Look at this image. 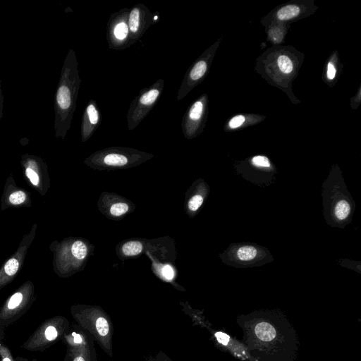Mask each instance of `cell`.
I'll return each instance as SVG.
<instances>
[{
  "mask_svg": "<svg viewBox=\"0 0 361 361\" xmlns=\"http://www.w3.org/2000/svg\"><path fill=\"white\" fill-rule=\"evenodd\" d=\"M241 341L257 361H296L300 341L286 315L279 310H259L236 317Z\"/></svg>",
  "mask_w": 361,
  "mask_h": 361,
  "instance_id": "cell-1",
  "label": "cell"
},
{
  "mask_svg": "<svg viewBox=\"0 0 361 361\" xmlns=\"http://www.w3.org/2000/svg\"><path fill=\"white\" fill-rule=\"evenodd\" d=\"M164 86V80H159L152 87L141 93L133 101L127 114L129 130H133L155 105Z\"/></svg>",
  "mask_w": 361,
  "mask_h": 361,
  "instance_id": "cell-2",
  "label": "cell"
},
{
  "mask_svg": "<svg viewBox=\"0 0 361 361\" xmlns=\"http://www.w3.org/2000/svg\"><path fill=\"white\" fill-rule=\"evenodd\" d=\"M213 337L216 345L222 350L242 361H257L250 355L244 343L221 331H213Z\"/></svg>",
  "mask_w": 361,
  "mask_h": 361,
  "instance_id": "cell-3",
  "label": "cell"
},
{
  "mask_svg": "<svg viewBox=\"0 0 361 361\" xmlns=\"http://www.w3.org/2000/svg\"><path fill=\"white\" fill-rule=\"evenodd\" d=\"M59 334L56 322H45L23 345V348L30 350H40L48 347L55 341Z\"/></svg>",
  "mask_w": 361,
  "mask_h": 361,
  "instance_id": "cell-4",
  "label": "cell"
},
{
  "mask_svg": "<svg viewBox=\"0 0 361 361\" xmlns=\"http://www.w3.org/2000/svg\"><path fill=\"white\" fill-rule=\"evenodd\" d=\"M151 13L145 5H136L129 12L128 25L129 39H138L149 25Z\"/></svg>",
  "mask_w": 361,
  "mask_h": 361,
  "instance_id": "cell-5",
  "label": "cell"
},
{
  "mask_svg": "<svg viewBox=\"0 0 361 361\" xmlns=\"http://www.w3.org/2000/svg\"><path fill=\"white\" fill-rule=\"evenodd\" d=\"M114 15L116 17H111L108 24V42L109 47L113 49H116V47L121 48V45L127 44V39H129L127 18H124V15Z\"/></svg>",
  "mask_w": 361,
  "mask_h": 361,
  "instance_id": "cell-6",
  "label": "cell"
},
{
  "mask_svg": "<svg viewBox=\"0 0 361 361\" xmlns=\"http://www.w3.org/2000/svg\"><path fill=\"white\" fill-rule=\"evenodd\" d=\"M100 120L99 111L97 109L94 101H90L87 106L82 123V136L87 139L99 125Z\"/></svg>",
  "mask_w": 361,
  "mask_h": 361,
  "instance_id": "cell-7",
  "label": "cell"
},
{
  "mask_svg": "<svg viewBox=\"0 0 361 361\" xmlns=\"http://www.w3.org/2000/svg\"><path fill=\"white\" fill-rule=\"evenodd\" d=\"M203 111L204 105L200 100L195 102L190 107L182 122L183 133L185 137H188L193 123L201 118Z\"/></svg>",
  "mask_w": 361,
  "mask_h": 361,
  "instance_id": "cell-8",
  "label": "cell"
},
{
  "mask_svg": "<svg viewBox=\"0 0 361 361\" xmlns=\"http://www.w3.org/2000/svg\"><path fill=\"white\" fill-rule=\"evenodd\" d=\"M56 99L58 105L62 110H68L73 103L70 87L66 85H61L57 92Z\"/></svg>",
  "mask_w": 361,
  "mask_h": 361,
  "instance_id": "cell-9",
  "label": "cell"
},
{
  "mask_svg": "<svg viewBox=\"0 0 361 361\" xmlns=\"http://www.w3.org/2000/svg\"><path fill=\"white\" fill-rule=\"evenodd\" d=\"M128 158L120 153L111 152L106 154L103 157V163L111 166H123L127 164Z\"/></svg>",
  "mask_w": 361,
  "mask_h": 361,
  "instance_id": "cell-10",
  "label": "cell"
},
{
  "mask_svg": "<svg viewBox=\"0 0 361 361\" xmlns=\"http://www.w3.org/2000/svg\"><path fill=\"white\" fill-rule=\"evenodd\" d=\"M300 8L295 5H288L280 8L276 17L279 20H286L296 17L300 13Z\"/></svg>",
  "mask_w": 361,
  "mask_h": 361,
  "instance_id": "cell-11",
  "label": "cell"
},
{
  "mask_svg": "<svg viewBox=\"0 0 361 361\" xmlns=\"http://www.w3.org/2000/svg\"><path fill=\"white\" fill-rule=\"evenodd\" d=\"M257 254L255 247L250 245L242 246L237 250V257L241 261H250L253 259Z\"/></svg>",
  "mask_w": 361,
  "mask_h": 361,
  "instance_id": "cell-12",
  "label": "cell"
},
{
  "mask_svg": "<svg viewBox=\"0 0 361 361\" xmlns=\"http://www.w3.org/2000/svg\"><path fill=\"white\" fill-rule=\"evenodd\" d=\"M142 250V245L139 241H129L122 247L123 253L128 257L136 256Z\"/></svg>",
  "mask_w": 361,
  "mask_h": 361,
  "instance_id": "cell-13",
  "label": "cell"
},
{
  "mask_svg": "<svg viewBox=\"0 0 361 361\" xmlns=\"http://www.w3.org/2000/svg\"><path fill=\"white\" fill-rule=\"evenodd\" d=\"M335 215L339 220H343L350 214V204L346 200L339 201L335 207Z\"/></svg>",
  "mask_w": 361,
  "mask_h": 361,
  "instance_id": "cell-14",
  "label": "cell"
},
{
  "mask_svg": "<svg viewBox=\"0 0 361 361\" xmlns=\"http://www.w3.org/2000/svg\"><path fill=\"white\" fill-rule=\"evenodd\" d=\"M72 254L78 259H82L87 253L86 245L81 240H76L71 247Z\"/></svg>",
  "mask_w": 361,
  "mask_h": 361,
  "instance_id": "cell-15",
  "label": "cell"
},
{
  "mask_svg": "<svg viewBox=\"0 0 361 361\" xmlns=\"http://www.w3.org/2000/svg\"><path fill=\"white\" fill-rule=\"evenodd\" d=\"M94 327L97 334L100 336L104 337L109 334V325L105 317H99L97 318L94 323Z\"/></svg>",
  "mask_w": 361,
  "mask_h": 361,
  "instance_id": "cell-16",
  "label": "cell"
},
{
  "mask_svg": "<svg viewBox=\"0 0 361 361\" xmlns=\"http://www.w3.org/2000/svg\"><path fill=\"white\" fill-rule=\"evenodd\" d=\"M278 66L280 70L284 73H289L293 70L292 61L285 55H282L279 57Z\"/></svg>",
  "mask_w": 361,
  "mask_h": 361,
  "instance_id": "cell-17",
  "label": "cell"
},
{
  "mask_svg": "<svg viewBox=\"0 0 361 361\" xmlns=\"http://www.w3.org/2000/svg\"><path fill=\"white\" fill-rule=\"evenodd\" d=\"M128 210V205L125 202H118L111 206L110 213L114 216H120Z\"/></svg>",
  "mask_w": 361,
  "mask_h": 361,
  "instance_id": "cell-18",
  "label": "cell"
},
{
  "mask_svg": "<svg viewBox=\"0 0 361 361\" xmlns=\"http://www.w3.org/2000/svg\"><path fill=\"white\" fill-rule=\"evenodd\" d=\"M204 201L203 197L200 195L192 196L188 202V207L190 211H197L202 204Z\"/></svg>",
  "mask_w": 361,
  "mask_h": 361,
  "instance_id": "cell-19",
  "label": "cell"
},
{
  "mask_svg": "<svg viewBox=\"0 0 361 361\" xmlns=\"http://www.w3.org/2000/svg\"><path fill=\"white\" fill-rule=\"evenodd\" d=\"M18 269V262L17 259H10L5 264L4 270L7 275L12 276L15 274Z\"/></svg>",
  "mask_w": 361,
  "mask_h": 361,
  "instance_id": "cell-20",
  "label": "cell"
},
{
  "mask_svg": "<svg viewBox=\"0 0 361 361\" xmlns=\"http://www.w3.org/2000/svg\"><path fill=\"white\" fill-rule=\"evenodd\" d=\"M26 198L25 194L21 191H16L9 196V201L13 204H19L23 203Z\"/></svg>",
  "mask_w": 361,
  "mask_h": 361,
  "instance_id": "cell-21",
  "label": "cell"
},
{
  "mask_svg": "<svg viewBox=\"0 0 361 361\" xmlns=\"http://www.w3.org/2000/svg\"><path fill=\"white\" fill-rule=\"evenodd\" d=\"M252 162L257 166L269 167L271 166L269 160L264 156H255L252 158Z\"/></svg>",
  "mask_w": 361,
  "mask_h": 361,
  "instance_id": "cell-22",
  "label": "cell"
},
{
  "mask_svg": "<svg viewBox=\"0 0 361 361\" xmlns=\"http://www.w3.org/2000/svg\"><path fill=\"white\" fill-rule=\"evenodd\" d=\"M245 121V117L243 115H238L232 118L229 121V127L236 128L240 126Z\"/></svg>",
  "mask_w": 361,
  "mask_h": 361,
  "instance_id": "cell-23",
  "label": "cell"
},
{
  "mask_svg": "<svg viewBox=\"0 0 361 361\" xmlns=\"http://www.w3.org/2000/svg\"><path fill=\"white\" fill-rule=\"evenodd\" d=\"M161 274L166 279L171 280L173 279L174 273L172 267L166 264L162 267Z\"/></svg>",
  "mask_w": 361,
  "mask_h": 361,
  "instance_id": "cell-24",
  "label": "cell"
},
{
  "mask_svg": "<svg viewBox=\"0 0 361 361\" xmlns=\"http://www.w3.org/2000/svg\"><path fill=\"white\" fill-rule=\"evenodd\" d=\"M26 175L33 185H37L39 183V176L36 172H35L30 168H27Z\"/></svg>",
  "mask_w": 361,
  "mask_h": 361,
  "instance_id": "cell-25",
  "label": "cell"
},
{
  "mask_svg": "<svg viewBox=\"0 0 361 361\" xmlns=\"http://www.w3.org/2000/svg\"><path fill=\"white\" fill-rule=\"evenodd\" d=\"M0 354L1 355V361H13L12 358V355L9 352V350L0 345Z\"/></svg>",
  "mask_w": 361,
  "mask_h": 361,
  "instance_id": "cell-26",
  "label": "cell"
},
{
  "mask_svg": "<svg viewBox=\"0 0 361 361\" xmlns=\"http://www.w3.org/2000/svg\"><path fill=\"white\" fill-rule=\"evenodd\" d=\"M336 75V68L333 63H329L327 66V78L329 80H332L334 78Z\"/></svg>",
  "mask_w": 361,
  "mask_h": 361,
  "instance_id": "cell-27",
  "label": "cell"
},
{
  "mask_svg": "<svg viewBox=\"0 0 361 361\" xmlns=\"http://www.w3.org/2000/svg\"><path fill=\"white\" fill-rule=\"evenodd\" d=\"M74 336V341L76 343H80L82 342V338L79 334H73Z\"/></svg>",
  "mask_w": 361,
  "mask_h": 361,
  "instance_id": "cell-28",
  "label": "cell"
},
{
  "mask_svg": "<svg viewBox=\"0 0 361 361\" xmlns=\"http://www.w3.org/2000/svg\"><path fill=\"white\" fill-rule=\"evenodd\" d=\"M73 361H85V359L82 355L80 354L75 356Z\"/></svg>",
  "mask_w": 361,
  "mask_h": 361,
  "instance_id": "cell-29",
  "label": "cell"
},
{
  "mask_svg": "<svg viewBox=\"0 0 361 361\" xmlns=\"http://www.w3.org/2000/svg\"><path fill=\"white\" fill-rule=\"evenodd\" d=\"M2 337H3V329H0V341L2 338Z\"/></svg>",
  "mask_w": 361,
  "mask_h": 361,
  "instance_id": "cell-30",
  "label": "cell"
}]
</instances>
